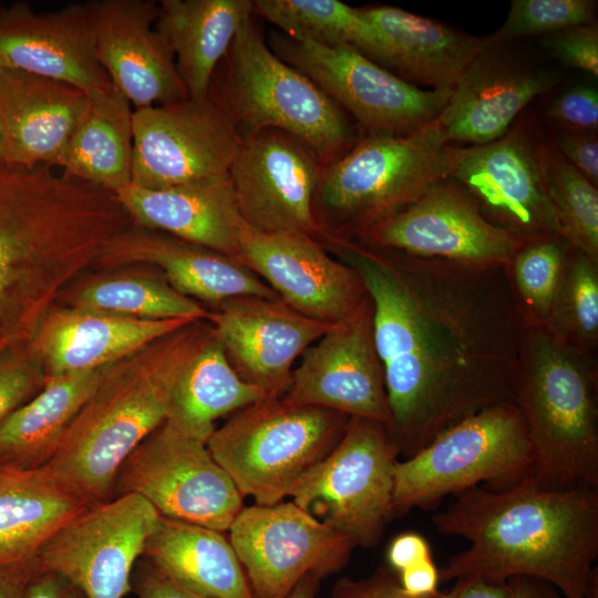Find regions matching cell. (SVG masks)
<instances>
[{"mask_svg": "<svg viewBox=\"0 0 598 598\" xmlns=\"http://www.w3.org/2000/svg\"><path fill=\"white\" fill-rule=\"evenodd\" d=\"M364 282L405 458L484 409L514 403L523 322L505 266L465 267L326 238Z\"/></svg>", "mask_w": 598, "mask_h": 598, "instance_id": "6da1fadb", "label": "cell"}, {"mask_svg": "<svg viewBox=\"0 0 598 598\" xmlns=\"http://www.w3.org/2000/svg\"><path fill=\"white\" fill-rule=\"evenodd\" d=\"M128 225L112 193L54 167L0 168V355L32 340L63 290Z\"/></svg>", "mask_w": 598, "mask_h": 598, "instance_id": "7a4b0ae2", "label": "cell"}, {"mask_svg": "<svg viewBox=\"0 0 598 598\" xmlns=\"http://www.w3.org/2000/svg\"><path fill=\"white\" fill-rule=\"evenodd\" d=\"M436 530L468 546L451 556L440 579L528 577L563 598H586L598 568V489H547L530 477L501 489L463 491L432 518Z\"/></svg>", "mask_w": 598, "mask_h": 598, "instance_id": "3957f363", "label": "cell"}, {"mask_svg": "<svg viewBox=\"0 0 598 598\" xmlns=\"http://www.w3.org/2000/svg\"><path fill=\"white\" fill-rule=\"evenodd\" d=\"M212 330L207 321L190 322L104 367L41 467L90 506L111 499L118 470L165 423L173 390Z\"/></svg>", "mask_w": 598, "mask_h": 598, "instance_id": "277c9868", "label": "cell"}, {"mask_svg": "<svg viewBox=\"0 0 598 598\" xmlns=\"http://www.w3.org/2000/svg\"><path fill=\"white\" fill-rule=\"evenodd\" d=\"M514 404L532 448L529 477L547 489H598V359L546 326H523Z\"/></svg>", "mask_w": 598, "mask_h": 598, "instance_id": "5b68a950", "label": "cell"}, {"mask_svg": "<svg viewBox=\"0 0 598 598\" xmlns=\"http://www.w3.org/2000/svg\"><path fill=\"white\" fill-rule=\"evenodd\" d=\"M247 18L209 83L208 97L241 138L267 128L306 142L323 164L347 153L361 134L352 118L309 78L276 55Z\"/></svg>", "mask_w": 598, "mask_h": 598, "instance_id": "8992f818", "label": "cell"}, {"mask_svg": "<svg viewBox=\"0 0 598 598\" xmlns=\"http://www.w3.org/2000/svg\"><path fill=\"white\" fill-rule=\"evenodd\" d=\"M448 148L439 118L408 135H361L322 167L313 200L319 240H354L447 179Z\"/></svg>", "mask_w": 598, "mask_h": 598, "instance_id": "52a82bcc", "label": "cell"}, {"mask_svg": "<svg viewBox=\"0 0 598 598\" xmlns=\"http://www.w3.org/2000/svg\"><path fill=\"white\" fill-rule=\"evenodd\" d=\"M350 417L267 398L233 413L206 445L243 496L272 505L327 457Z\"/></svg>", "mask_w": 598, "mask_h": 598, "instance_id": "ba28073f", "label": "cell"}, {"mask_svg": "<svg viewBox=\"0 0 598 598\" xmlns=\"http://www.w3.org/2000/svg\"><path fill=\"white\" fill-rule=\"evenodd\" d=\"M532 448L514 403L484 409L451 425L394 466L393 516L429 507L483 483L493 489L530 476Z\"/></svg>", "mask_w": 598, "mask_h": 598, "instance_id": "9c48e42d", "label": "cell"}, {"mask_svg": "<svg viewBox=\"0 0 598 598\" xmlns=\"http://www.w3.org/2000/svg\"><path fill=\"white\" fill-rule=\"evenodd\" d=\"M399 456L384 424L352 416L334 448L289 496L300 508L351 539L355 547H374L393 516L394 466Z\"/></svg>", "mask_w": 598, "mask_h": 598, "instance_id": "30bf717a", "label": "cell"}, {"mask_svg": "<svg viewBox=\"0 0 598 598\" xmlns=\"http://www.w3.org/2000/svg\"><path fill=\"white\" fill-rule=\"evenodd\" d=\"M546 145L539 121L526 112L493 142L450 145L447 179L503 229L525 239L561 235L546 181Z\"/></svg>", "mask_w": 598, "mask_h": 598, "instance_id": "8fae6325", "label": "cell"}, {"mask_svg": "<svg viewBox=\"0 0 598 598\" xmlns=\"http://www.w3.org/2000/svg\"><path fill=\"white\" fill-rule=\"evenodd\" d=\"M354 120L361 135H408L439 118L451 92L416 87L350 45L326 47L282 32L268 43Z\"/></svg>", "mask_w": 598, "mask_h": 598, "instance_id": "7c38bea8", "label": "cell"}, {"mask_svg": "<svg viewBox=\"0 0 598 598\" xmlns=\"http://www.w3.org/2000/svg\"><path fill=\"white\" fill-rule=\"evenodd\" d=\"M136 494L161 516L218 532L244 507L243 495L206 443L163 423L124 461L113 496Z\"/></svg>", "mask_w": 598, "mask_h": 598, "instance_id": "4fadbf2b", "label": "cell"}, {"mask_svg": "<svg viewBox=\"0 0 598 598\" xmlns=\"http://www.w3.org/2000/svg\"><path fill=\"white\" fill-rule=\"evenodd\" d=\"M526 240L487 220L450 179L354 239L378 250L476 268L506 266Z\"/></svg>", "mask_w": 598, "mask_h": 598, "instance_id": "5bb4252c", "label": "cell"}, {"mask_svg": "<svg viewBox=\"0 0 598 598\" xmlns=\"http://www.w3.org/2000/svg\"><path fill=\"white\" fill-rule=\"evenodd\" d=\"M228 530L254 598H285L306 576L337 573L355 547L293 502L244 506Z\"/></svg>", "mask_w": 598, "mask_h": 598, "instance_id": "9a60e30c", "label": "cell"}, {"mask_svg": "<svg viewBox=\"0 0 598 598\" xmlns=\"http://www.w3.org/2000/svg\"><path fill=\"white\" fill-rule=\"evenodd\" d=\"M159 517L136 494L90 506L42 547L41 569L60 575L85 598H124Z\"/></svg>", "mask_w": 598, "mask_h": 598, "instance_id": "2e32d148", "label": "cell"}, {"mask_svg": "<svg viewBox=\"0 0 598 598\" xmlns=\"http://www.w3.org/2000/svg\"><path fill=\"white\" fill-rule=\"evenodd\" d=\"M133 133L132 183L148 188L226 175L243 140L208 96L134 110Z\"/></svg>", "mask_w": 598, "mask_h": 598, "instance_id": "e0dca14e", "label": "cell"}, {"mask_svg": "<svg viewBox=\"0 0 598 598\" xmlns=\"http://www.w3.org/2000/svg\"><path fill=\"white\" fill-rule=\"evenodd\" d=\"M323 166L313 148L288 132L267 128L243 137L227 174L246 225L320 239L313 200Z\"/></svg>", "mask_w": 598, "mask_h": 598, "instance_id": "ac0fdd59", "label": "cell"}, {"mask_svg": "<svg viewBox=\"0 0 598 598\" xmlns=\"http://www.w3.org/2000/svg\"><path fill=\"white\" fill-rule=\"evenodd\" d=\"M282 399L377 421L390 431L392 417L369 296L352 316L332 324L302 353Z\"/></svg>", "mask_w": 598, "mask_h": 598, "instance_id": "d6986e66", "label": "cell"}, {"mask_svg": "<svg viewBox=\"0 0 598 598\" xmlns=\"http://www.w3.org/2000/svg\"><path fill=\"white\" fill-rule=\"evenodd\" d=\"M238 260L297 312L336 324L368 298L360 275L303 233H260L247 227Z\"/></svg>", "mask_w": 598, "mask_h": 598, "instance_id": "ffe728a7", "label": "cell"}, {"mask_svg": "<svg viewBox=\"0 0 598 598\" xmlns=\"http://www.w3.org/2000/svg\"><path fill=\"white\" fill-rule=\"evenodd\" d=\"M97 61L134 110L188 99L174 54L155 28L158 2H86Z\"/></svg>", "mask_w": 598, "mask_h": 598, "instance_id": "44dd1931", "label": "cell"}, {"mask_svg": "<svg viewBox=\"0 0 598 598\" xmlns=\"http://www.w3.org/2000/svg\"><path fill=\"white\" fill-rule=\"evenodd\" d=\"M557 74L507 43H492L467 64L439 116L446 143L483 145L503 136Z\"/></svg>", "mask_w": 598, "mask_h": 598, "instance_id": "7402d4cb", "label": "cell"}, {"mask_svg": "<svg viewBox=\"0 0 598 598\" xmlns=\"http://www.w3.org/2000/svg\"><path fill=\"white\" fill-rule=\"evenodd\" d=\"M208 322L237 374L272 398L287 393L296 359L332 326L254 296L213 307Z\"/></svg>", "mask_w": 598, "mask_h": 598, "instance_id": "603a6c76", "label": "cell"}, {"mask_svg": "<svg viewBox=\"0 0 598 598\" xmlns=\"http://www.w3.org/2000/svg\"><path fill=\"white\" fill-rule=\"evenodd\" d=\"M0 68L56 80L86 93L112 85L97 61L86 2L39 12L0 10Z\"/></svg>", "mask_w": 598, "mask_h": 598, "instance_id": "cb8c5ba5", "label": "cell"}, {"mask_svg": "<svg viewBox=\"0 0 598 598\" xmlns=\"http://www.w3.org/2000/svg\"><path fill=\"white\" fill-rule=\"evenodd\" d=\"M127 266L159 270L179 293L212 308L243 296L279 299L238 259L131 224L107 241L93 265L99 270Z\"/></svg>", "mask_w": 598, "mask_h": 598, "instance_id": "d4e9b609", "label": "cell"}, {"mask_svg": "<svg viewBox=\"0 0 598 598\" xmlns=\"http://www.w3.org/2000/svg\"><path fill=\"white\" fill-rule=\"evenodd\" d=\"M361 12L370 28L361 53L416 87L452 92L467 64L489 44V35H472L396 7Z\"/></svg>", "mask_w": 598, "mask_h": 598, "instance_id": "484cf974", "label": "cell"}, {"mask_svg": "<svg viewBox=\"0 0 598 598\" xmlns=\"http://www.w3.org/2000/svg\"><path fill=\"white\" fill-rule=\"evenodd\" d=\"M113 195L131 225L238 259L248 226L238 212L228 174L161 188L130 183Z\"/></svg>", "mask_w": 598, "mask_h": 598, "instance_id": "4316f807", "label": "cell"}, {"mask_svg": "<svg viewBox=\"0 0 598 598\" xmlns=\"http://www.w3.org/2000/svg\"><path fill=\"white\" fill-rule=\"evenodd\" d=\"M87 93L66 83L0 68V131L7 166H58Z\"/></svg>", "mask_w": 598, "mask_h": 598, "instance_id": "83f0119b", "label": "cell"}, {"mask_svg": "<svg viewBox=\"0 0 598 598\" xmlns=\"http://www.w3.org/2000/svg\"><path fill=\"white\" fill-rule=\"evenodd\" d=\"M190 322L136 319L55 303L30 344L50 378L102 369Z\"/></svg>", "mask_w": 598, "mask_h": 598, "instance_id": "f1b7e54d", "label": "cell"}, {"mask_svg": "<svg viewBox=\"0 0 598 598\" xmlns=\"http://www.w3.org/2000/svg\"><path fill=\"white\" fill-rule=\"evenodd\" d=\"M251 0H162L155 28L174 54L192 99L208 96L213 74L244 21Z\"/></svg>", "mask_w": 598, "mask_h": 598, "instance_id": "f546056e", "label": "cell"}, {"mask_svg": "<svg viewBox=\"0 0 598 598\" xmlns=\"http://www.w3.org/2000/svg\"><path fill=\"white\" fill-rule=\"evenodd\" d=\"M132 107L113 85L87 93L58 163L61 173L112 194L132 183Z\"/></svg>", "mask_w": 598, "mask_h": 598, "instance_id": "4dcf8cb0", "label": "cell"}, {"mask_svg": "<svg viewBox=\"0 0 598 598\" xmlns=\"http://www.w3.org/2000/svg\"><path fill=\"white\" fill-rule=\"evenodd\" d=\"M89 507L43 467L0 465V565L38 556Z\"/></svg>", "mask_w": 598, "mask_h": 598, "instance_id": "1f68e13d", "label": "cell"}, {"mask_svg": "<svg viewBox=\"0 0 598 598\" xmlns=\"http://www.w3.org/2000/svg\"><path fill=\"white\" fill-rule=\"evenodd\" d=\"M143 557L185 588L207 598H254L223 532L161 516Z\"/></svg>", "mask_w": 598, "mask_h": 598, "instance_id": "d6a6232c", "label": "cell"}, {"mask_svg": "<svg viewBox=\"0 0 598 598\" xmlns=\"http://www.w3.org/2000/svg\"><path fill=\"white\" fill-rule=\"evenodd\" d=\"M102 369L48 378L33 398L0 424V465H45L96 386Z\"/></svg>", "mask_w": 598, "mask_h": 598, "instance_id": "836d02e7", "label": "cell"}, {"mask_svg": "<svg viewBox=\"0 0 598 598\" xmlns=\"http://www.w3.org/2000/svg\"><path fill=\"white\" fill-rule=\"evenodd\" d=\"M267 398L272 396L237 374L212 330L181 374L165 423L206 443L217 419Z\"/></svg>", "mask_w": 598, "mask_h": 598, "instance_id": "e575fe53", "label": "cell"}, {"mask_svg": "<svg viewBox=\"0 0 598 598\" xmlns=\"http://www.w3.org/2000/svg\"><path fill=\"white\" fill-rule=\"evenodd\" d=\"M125 271L93 276L72 282L58 303L120 316L163 320L208 321L210 309L175 290L163 275L147 272L141 266L122 267Z\"/></svg>", "mask_w": 598, "mask_h": 598, "instance_id": "d590c367", "label": "cell"}, {"mask_svg": "<svg viewBox=\"0 0 598 598\" xmlns=\"http://www.w3.org/2000/svg\"><path fill=\"white\" fill-rule=\"evenodd\" d=\"M252 12L289 38L362 51L370 33L361 9L338 0H255Z\"/></svg>", "mask_w": 598, "mask_h": 598, "instance_id": "8d00e7d4", "label": "cell"}, {"mask_svg": "<svg viewBox=\"0 0 598 598\" xmlns=\"http://www.w3.org/2000/svg\"><path fill=\"white\" fill-rule=\"evenodd\" d=\"M573 248L558 234L533 237L505 266L523 326H547Z\"/></svg>", "mask_w": 598, "mask_h": 598, "instance_id": "74e56055", "label": "cell"}, {"mask_svg": "<svg viewBox=\"0 0 598 598\" xmlns=\"http://www.w3.org/2000/svg\"><path fill=\"white\" fill-rule=\"evenodd\" d=\"M546 327L598 359V261L577 248L571 249Z\"/></svg>", "mask_w": 598, "mask_h": 598, "instance_id": "f35d334b", "label": "cell"}, {"mask_svg": "<svg viewBox=\"0 0 598 598\" xmlns=\"http://www.w3.org/2000/svg\"><path fill=\"white\" fill-rule=\"evenodd\" d=\"M547 186L561 235L598 261V189L568 163L547 138L545 151Z\"/></svg>", "mask_w": 598, "mask_h": 598, "instance_id": "ab89813d", "label": "cell"}, {"mask_svg": "<svg viewBox=\"0 0 598 598\" xmlns=\"http://www.w3.org/2000/svg\"><path fill=\"white\" fill-rule=\"evenodd\" d=\"M596 8L597 1L592 0H514L504 24L489 39L492 43H511L524 37L595 24Z\"/></svg>", "mask_w": 598, "mask_h": 598, "instance_id": "60d3db41", "label": "cell"}, {"mask_svg": "<svg viewBox=\"0 0 598 598\" xmlns=\"http://www.w3.org/2000/svg\"><path fill=\"white\" fill-rule=\"evenodd\" d=\"M48 375L30 342L0 355V424L33 398Z\"/></svg>", "mask_w": 598, "mask_h": 598, "instance_id": "b9f144b4", "label": "cell"}, {"mask_svg": "<svg viewBox=\"0 0 598 598\" xmlns=\"http://www.w3.org/2000/svg\"><path fill=\"white\" fill-rule=\"evenodd\" d=\"M544 117L556 131L597 133V89L587 83L565 89L546 106Z\"/></svg>", "mask_w": 598, "mask_h": 598, "instance_id": "7bdbcfd3", "label": "cell"}, {"mask_svg": "<svg viewBox=\"0 0 598 598\" xmlns=\"http://www.w3.org/2000/svg\"><path fill=\"white\" fill-rule=\"evenodd\" d=\"M543 45L565 66L598 75L597 23L569 27L544 35Z\"/></svg>", "mask_w": 598, "mask_h": 598, "instance_id": "ee69618b", "label": "cell"}, {"mask_svg": "<svg viewBox=\"0 0 598 598\" xmlns=\"http://www.w3.org/2000/svg\"><path fill=\"white\" fill-rule=\"evenodd\" d=\"M448 590L437 591L425 598H447ZM331 598H412L399 581L396 573L386 566L379 567L363 579L341 578L337 581Z\"/></svg>", "mask_w": 598, "mask_h": 598, "instance_id": "f6af8a7d", "label": "cell"}, {"mask_svg": "<svg viewBox=\"0 0 598 598\" xmlns=\"http://www.w3.org/2000/svg\"><path fill=\"white\" fill-rule=\"evenodd\" d=\"M550 143L568 163L598 185L597 133L556 131Z\"/></svg>", "mask_w": 598, "mask_h": 598, "instance_id": "bcb514c9", "label": "cell"}, {"mask_svg": "<svg viewBox=\"0 0 598 598\" xmlns=\"http://www.w3.org/2000/svg\"><path fill=\"white\" fill-rule=\"evenodd\" d=\"M137 566L132 578L137 598H207L179 585L146 558Z\"/></svg>", "mask_w": 598, "mask_h": 598, "instance_id": "7dc6e473", "label": "cell"}, {"mask_svg": "<svg viewBox=\"0 0 598 598\" xmlns=\"http://www.w3.org/2000/svg\"><path fill=\"white\" fill-rule=\"evenodd\" d=\"M432 558L427 540L416 533H403L396 536L388 549L390 568L396 574Z\"/></svg>", "mask_w": 598, "mask_h": 598, "instance_id": "c3c4849f", "label": "cell"}, {"mask_svg": "<svg viewBox=\"0 0 598 598\" xmlns=\"http://www.w3.org/2000/svg\"><path fill=\"white\" fill-rule=\"evenodd\" d=\"M38 556L0 565V598H24L30 581L41 571Z\"/></svg>", "mask_w": 598, "mask_h": 598, "instance_id": "681fc988", "label": "cell"}, {"mask_svg": "<svg viewBox=\"0 0 598 598\" xmlns=\"http://www.w3.org/2000/svg\"><path fill=\"white\" fill-rule=\"evenodd\" d=\"M439 580V569L432 558L399 573L403 591L412 598H425L436 594Z\"/></svg>", "mask_w": 598, "mask_h": 598, "instance_id": "f907efd6", "label": "cell"}, {"mask_svg": "<svg viewBox=\"0 0 598 598\" xmlns=\"http://www.w3.org/2000/svg\"><path fill=\"white\" fill-rule=\"evenodd\" d=\"M508 581L494 580L484 577H465L456 579L448 589L447 598H509Z\"/></svg>", "mask_w": 598, "mask_h": 598, "instance_id": "816d5d0a", "label": "cell"}, {"mask_svg": "<svg viewBox=\"0 0 598 598\" xmlns=\"http://www.w3.org/2000/svg\"><path fill=\"white\" fill-rule=\"evenodd\" d=\"M74 587L63 577L41 570L29 584L24 598H71Z\"/></svg>", "mask_w": 598, "mask_h": 598, "instance_id": "f5cc1de1", "label": "cell"}, {"mask_svg": "<svg viewBox=\"0 0 598 598\" xmlns=\"http://www.w3.org/2000/svg\"><path fill=\"white\" fill-rule=\"evenodd\" d=\"M509 598H563L550 585L528 577H514L507 580Z\"/></svg>", "mask_w": 598, "mask_h": 598, "instance_id": "db71d44e", "label": "cell"}, {"mask_svg": "<svg viewBox=\"0 0 598 598\" xmlns=\"http://www.w3.org/2000/svg\"><path fill=\"white\" fill-rule=\"evenodd\" d=\"M320 578L303 577L285 598H316Z\"/></svg>", "mask_w": 598, "mask_h": 598, "instance_id": "11a10c76", "label": "cell"}, {"mask_svg": "<svg viewBox=\"0 0 598 598\" xmlns=\"http://www.w3.org/2000/svg\"><path fill=\"white\" fill-rule=\"evenodd\" d=\"M7 166L4 162V154H3V143H2V136L0 131V168Z\"/></svg>", "mask_w": 598, "mask_h": 598, "instance_id": "9f6ffc18", "label": "cell"}, {"mask_svg": "<svg viewBox=\"0 0 598 598\" xmlns=\"http://www.w3.org/2000/svg\"><path fill=\"white\" fill-rule=\"evenodd\" d=\"M71 598H85L79 590L74 588L72 597Z\"/></svg>", "mask_w": 598, "mask_h": 598, "instance_id": "6f0895ef", "label": "cell"}]
</instances>
